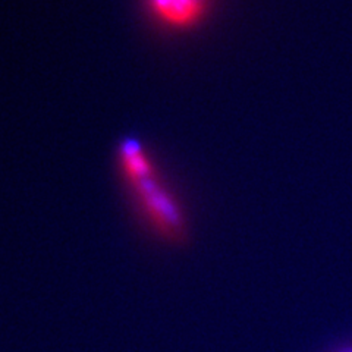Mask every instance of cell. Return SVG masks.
Masks as SVG:
<instances>
[{
    "mask_svg": "<svg viewBox=\"0 0 352 352\" xmlns=\"http://www.w3.org/2000/svg\"><path fill=\"white\" fill-rule=\"evenodd\" d=\"M349 352H352V351H349Z\"/></svg>",
    "mask_w": 352,
    "mask_h": 352,
    "instance_id": "3",
    "label": "cell"
},
{
    "mask_svg": "<svg viewBox=\"0 0 352 352\" xmlns=\"http://www.w3.org/2000/svg\"><path fill=\"white\" fill-rule=\"evenodd\" d=\"M216 0H141L142 12L157 30L188 34L210 18Z\"/></svg>",
    "mask_w": 352,
    "mask_h": 352,
    "instance_id": "2",
    "label": "cell"
},
{
    "mask_svg": "<svg viewBox=\"0 0 352 352\" xmlns=\"http://www.w3.org/2000/svg\"><path fill=\"white\" fill-rule=\"evenodd\" d=\"M118 169L141 222L168 245H185L190 222L178 197L163 179L141 141L126 138L118 147Z\"/></svg>",
    "mask_w": 352,
    "mask_h": 352,
    "instance_id": "1",
    "label": "cell"
}]
</instances>
